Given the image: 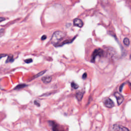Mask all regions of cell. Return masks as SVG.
Here are the masks:
<instances>
[{"instance_id": "6da1fadb", "label": "cell", "mask_w": 131, "mask_h": 131, "mask_svg": "<svg viewBox=\"0 0 131 131\" xmlns=\"http://www.w3.org/2000/svg\"><path fill=\"white\" fill-rule=\"evenodd\" d=\"M65 36L66 35L64 32L60 31H56L54 32V34L53 35L51 40V42L53 44L56 45L64 38Z\"/></svg>"}, {"instance_id": "7a4b0ae2", "label": "cell", "mask_w": 131, "mask_h": 131, "mask_svg": "<svg viewBox=\"0 0 131 131\" xmlns=\"http://www.w3.org/2000/svg\"><path fill=\"white\" fill-rule=\"evenodd\" d=\"M104 54V50L102 49H95L92 54V61L94 62L95 59L97 57H102L103 56Z\"/></svg>"}, {"instance_id": "3957f363", "label": "cell", "mask_w": 131, "mask_h": 131, "mask_svg": "<svg viewBox=\"0 0 131 131\" xmlns=\"http://www.w3.org/2000/svg\"><path fill=\"white\" fill-rule=\"evenodd\" d=\"M103 103L104 106L108 108H112L114 107V102L109 97L105 98L103 100Z\"/></svg>"}, {"instance_id": "277c9868", "label": "cell", "mask_w": 131, "mask_h": 131, "mask_svg": "<svg viewBox=\"0 0 131 131\" xmlns=\"http://www.w3.org/2000/svg\"><path fill=\"white\" fill-rule=\"evenodd\" d=\"M49 123L51 126L53 131H64V129L56 122L53 121H49Z\"/></svg>"}, {"instance_id": "5b68a950", "label": "cell", "mask_w": 131, "mask_h": 131, "mask_svg": "<svg viewBox=\"0 0 131 131\" xmlns=\"http://www.w3.org/2000/svg\"><path fill=\"white\" fill-rule=\"evenodd\" d=\"M114 96L116 98V100L117 101V104L118 106H120L124 101L123 96L119 92H116L114 93Z\"/></svg>"}, {"instance_id": "8992f818", "label": "cell", "mask_w": 131, "mask_h": 131, "mask_svg": "<svg viewBox=\"0 0 131 131\" xmlns=\"http://www.w3.org/2000/svg\"><path fill=\"white\" fill-rule=\"evenodd\" d=\"M113 129L114 131H130L127 127L119 124H114Z\"/></svg>"}, {"instance_id": "52a82bcc", "label": "cell", "mask_w": 131, "mask_h": 131, "mask_svg": "<svg viewBox=\"0 0 131 131\" xmlns=\"http://www.w3.org/2000/svg\"><path fill=\"white\" fill-rule=\"evenodd\" d=\"M73 24H74V26H77V27H79V28H81L84 25L83 22L79 19H74V21H73Z\"/></svg>"}, {"instance_id": "ba28073f", "label": "cell", "mask_w": 131, "mask_h": 131, "mask_svg": "<svg viewBox=\"0 0 131 131\" xmlns=\"http://www.w3.org/2000/svg\"><path fill=\"white\" fill-rule=\"evenodd\" d=\"M42 80L44 84H49L52 80V77L51 76H44L42 78Z\"/></svg>"}, {"instance_id": "9c48e42d", "label": "cell", "mask_w": 131, "mask_h": 131, "mask_svg": "<svg viewBox=\"0 0 131 131\" xmlns=\"http://www.w3.org/2000/svg\"><path fill=\"white\" fill-rule=\"evenodd\" d=\"M84 92H80V91H78L76 93L75 96H76V98H77V100L78 101H81L82 98L83 97V96H84Z\"/></svg>"}, {"instance_id": "30bf717a", "label": "cell", "mask_w": 131, "mask_h": 131, "mask_svg": "<svg viewBox=\"0 0 131 131\" xmlns=\"http://www.w3.org/2000/svg\"><path fill=\"white\" fill-rule=\"evenodd\" d=\"M13 60H14V59H13V55H9V56H8V58H7V60H6V63H8V62H12V61H13Z\"/></svg>"}, {"instance_id": "8fae6325", "label": "cell", "mask_w": 131, "mask_h": 131, "mask_svg": "<svg viewBox=\"0 0 131 131\" xmlns=\"http://www.w3.org/2000/svg\"><path fill=\"white\" fill-rule=\"evenodd\" d=\"M71 87L73 89H77V88H78L79 87V86L76 84L74 81H72L71 84Z\"/></svg>"}, {"instance_id": "7c38bea8", "label": "cell", "mask_w": 131, "mask_h": 131, "mask_svg": "<svg viewBox=\"0 0 131 131\" xmlns=\"http://www.w3.org/2000/svg\"><path fill=\"white\" fill-rule=\"evenodd\" d=\"M46 72V70H44V71H42V72H40L38 74H37L36 75H35V76L34 78H33V79H35V78H37V77H39L42 76V75H43L44 74H45Z\"/></svg>"}, {"instance_id": "4fadbf2b", "label": "cell", "mask_w": 131, "mask_h": 131, "mask_svg": "<svg viewBox=\"0 0 131 131\" xmlns=\"http://www.w3.org/2000/svg\"><path fill=\"white\" fill-rule=\"evenodd\" d=\"M123 43L125 45L128 46L129 45V40L128 38H124V40H123Z\"/></svg>"}, {"instance_id": "5bb4252c", "label": "cell", "mask_w": 131, "mask_h": 131, "mask_svg": "<svg viewBox=\"0 0 131 131\" xmlns=\"http://www.w3.org/2000/svg\"><path fill=\"white\" fill-rule=\"evenodd\" d=\"M27 86L24 84H21V85H19L17 87H16L15 88V89H22L25 87H26Z\"/></svg>"}, {"instance_id": "9a60e30c", "label": "cell", "mask_w": 131, "mask_h": 131, "mask_svg": "<svg viewBox=\"0 0 131 131\" xmlns=\"http://www.w3.org/2000/svg\"><path fill=\"white\" fill-rule=\"evenodd\" d=\"M4 34V30L3 29H0V37L3 36Z\"/></svg>"}, {"instance_id": "2e32d148", "label": "cell", "mask_w": 131, "mask_h": 131, "mask_svg": "<svg viewBox=\"0 0 131 131\" xmlns=\"http://www.w3.org/2000/svg\"><path fill=\"white\" fill-rule=\"evenodd\" d=\"M25 62L27 63H31L32 62V59L31 58H30V59H27L26 60H25Z\"/></svg>"}, {"instance_id": "e0dca14e", "label": "cell", "mask_w": 131, "mask_h": 131, "mask_svg": "<svg viewBox=\"0 0 131 131\" xmlns=\"http://www.w3.org/2000/svg\"><path fill=\"white\" fill-rule=\"evenodd\" d=\"M87 73H85L83 75V77H82V78H83V79H86V78H87Z\"/></svg>"}, {"instance_id": "ac0fdd59", "label": "cell", "mask_w": 131, "mask_h": 131, "mask_svg": "<svg viewBox=\"0 0 131 131\" xmlns=\"http://www.w3.org/2000/svg\"><path fill=\"white\" fill-rule=\"evenodd\" d=\"M35 104L36 105H37L38 106H40V103L38 101H36L35 102Z\"/></svg>"}, {"instance_id": "d6986e66", "label": "cell", "mask_w": 131, "mask_h": 131, "mask_svg": "<svg viewBox=\"0 0 131 131\" xmlns=\"http://www.w3.org/2000/svg\"><path fill=\"white\" fill-rule=\"evenodd\" d=\"M7 55L6 54H0V59L2 58V57H4L5 56H6Z\"/></svg>"}, {"instance_id": "ffe728a7", "label": "cell", "mask_w": 131, "mask_h": 131, "mask_svg": "<svg viewBox=\"0 0 131 131\" xmlns=\"http://www.w3.org/2000/svg\"><path fill=\"white\" fill-rule=\"evenodd\" d=\"M46 38H47V37L46 36H43L42 37V40H45V39H46Z\"/></svg>"}, {"instance_id": "44dd1931", "label": "cell", "mask_w": 131, "mask_h": 131, "mask_svg": "<svg viewBox=\"0 0 131 131\" xmlns=\"http://www.w3.org/2000/svg\"><path fill=\"white\" fill-rule=\"evenodd\" d=\"M5 20V19L4 18H0V22H1Z\"/></svg>"}, {"instance_id": "7402d4cb", "label": "cell", "mask_w": 131, "mask_h": 131, "mask_svg": "<svg viewBox=\"0 0 131 131\" xmlns=\"http://www.w3.org/2000/svg\"><path fill=\"white\" fill-rule=\"evenodd\" d=\"M130 59H131V54H130Z\"/></svg>"}]
</instances>
